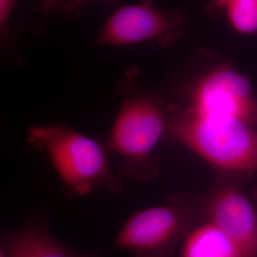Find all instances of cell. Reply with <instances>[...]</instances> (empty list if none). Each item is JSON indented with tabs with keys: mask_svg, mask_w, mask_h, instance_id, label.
Wrapping results in <instances>:
<instances>
[{
	"mask_svg": "<svg viewBox=\"0 0 257 257\" xmlns=\"http://www.w3.org/2000/svg\"><path fill=\"white\" fill-rule=\"evenodd\" d=\"M166 138L184 146L220 174L257 172V131L234 119L198 113L183 106L167 107Z\"/></svg>",
	"mask_w": 257,
	"mask_h": 257,
	"instance_id": "cell-1",
	"label": "cell"
},
{
	"mask_svg": "<svg viewBox=\"0 0 257 257\" xmlns=\"http://www.w3.org/2000/svg\"><path fill=\"white\" fill-rule=\"evenodd\" d=\"M124 97L108 137L107 149L118 156L122 171L139 182L156 176L159 160L154 154L166 138L168 113L157 92L124 85Z\"/></svg>",
	"mask_w": 257,
	"mask_h": 257,
	"instance_id": "cell-2",
	"label": "cell"
},
{
	"mask_svg": "<svg viewBox=\"0 0 257 257\" xmlns=\"http://www.w3.org/2000/svg\"><path fill=\"white\" fill-rule=\"evenodd\" d=\"M27 142L49 156L70 197H81L98 189L119 193L124 182L109 165L108 149L63 124L36 125L28 130Z\"/></svg>",
	"mask_w": 257,
	"mask_h": 257,
	"instance_id": "cell-3",
	"label": "cell"
},
{
	"mask_svg": "<svg viewBox=\"0 0 257 257\" xmlns=\"http://www.w3.org/2000/svg\"><path fill=\"white\" fill-rule=\"evenodd\" d=\"M200 216L201 198L175 195L164 205L132 215L112 246L128 250L135 257H173Z\"/></svg>",
	"mask_w": 257,
	"mask_h": 257,
	"instance_id": "cell-4",
	"label": "cell"
},
{
	"mask_svg": "<svg viewBox=\"0 0 257 257\" xmlns=\"http://www.w3.org/2000/svg\"><path fill=\"white\" fill-rule=\"evenodd\" d=\"M181 106L198 113L234 119L255 128L257 97L245 74L232 65H215L197 76Z\"/></svg>",
	"mask_w": 257,
	"mask_h": 257,
	"instance_id": "cell-5",
	"label": "cell"
},
{
	"mask_svg": "<svg viewBox=\"0 0 257 257\" xmlns=\"http://www.w3.org/2000/svg\"><path fill=\"white\" fill-rule=\"evenodd\" d=\"M187 17L180 10L160 9L153 0L122 6L100 28L96 45L122 47L151 42L172 47L182 37Z\"/></svg>",
	"mask_w": 257,
	"mask_h": 257,
	"instance_id": "cell-6",
	"label": "cell"
},
{
	"mask_svg": "<svg viewBox=\"0 0 257 257\" xmlns=\"http://www.w3.org/2000/svg\"><path fill=\"white\" fill-rule=\"evenodd\" d=\"M234 175L221 174L201 198V216L228 237L237 257H255L256 213Z\"/></svg>",
	"mask_w": 257,
	"mask_h": 257,
	"instance_id": "cell-7",
	"label": "cell"
},
{
	"mask_svg": "<svg viewBox=\"0 0 257 257\" xmlns=\"http://www.w3.org/2000/svg\"><path fill=\"white\" fill-rule=\"evenodd\" d=\"M96 256V252H82L61 244L41 223L32 222L1 238L0 257Z\"/></svg>",
	"mask_w": 257,
	"mask_h": 257,
	"instance_id": "cell-8",
	"label": "cell"
},
{
	"mask_svg": "<svg viewBox=\"0 0 257 257\" xmlns=\"http://www.w3.org/2000/svg\"><path fill=\"white\" fill-rule=\"evenodd\" d=\"M181 257H237L228 237L210 222L192 229L182 243Z\"/></svg>",
	"mask_w": 257,
	"mask_h": 257,
	"instance_id": "cell-9",
	"label": "cell"
},
{
	"mask_svg": "<svg viewBox=\"0 0 257 257\" xmlns=\"http://www.w3.org/2000/svg\"><path fill=\"white\" fill-rule=\"evenodd\" d=\"M212 3L224 13L235 33L245 37L256 35L257 0H212Z\"/></svg>",
	"mask_w": 257,
	"mask_h": 257,
	"instance_id": "cell-10",
	"label": "cell"
},
{
	"mask_svg": "<svg viewBox=\"0 0 257 257\" xmlns=\"http://www.w3.org/2000/svg\"><path fill=\"white\" fill-rule=\"evenodd\" d=\"M44 12H58L61 14L79 15L88 4L101 1L111 5H117L119 0H39Z\"/></svg>",
	"mask_w": 257,
	"mask_h": 257,
	"instance_id": "cell-11",
	"label": "cell"
},
{
	"mask_svg": "<svg viewBox=\"0 0 257 257\" xmlns=\"http://www.w3.org/2000/svg\"><path fill=\"white\" fill-rule=\"evenodd\" d=\"M19 0H0V28L5 31Z\"/></svg>",
	"mask_w": 257,
	"mask_h": 257,
	"instance_id": "cell-12",
	"label": "cell"
},
{
	"mask_svg": "<svg viewBox=\"0 0 257 257\" xmlns=\"http://www.w3.org/2000/svg\"><path fill=\"white\" fill-rule=\"evenodd\" d=\"M255 257H257V251H256V256H255Z\"/></svg>",
	"mask_w": 257,
	"mask_h": 257,
	"instance_id": "cell-13",
	"label": "cell"
}]
</instances>
